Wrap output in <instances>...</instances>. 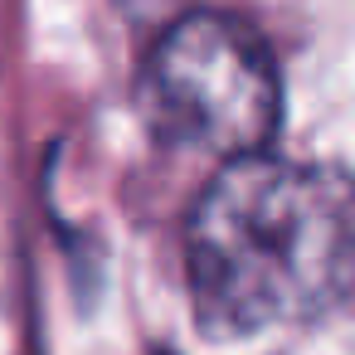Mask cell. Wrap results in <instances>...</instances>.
Instances as JSON below:
<instances>
[{"label":"cell","instance_id":"6da1fadb","mask_svg":"<svg viewBox=\"0 0 355 355\" xmlns=\"http://www.w3.org/2000/svg\"><path fill=\"white\" fill-rule=\"evenodd\" d=\"M190 306L219 340L321 316L355 272V185L248 151L219 166L185 229Z\"/></svg>","mask_w":355,"mask_h":355},{"label":"cell","instance_id":"7a4b0ae2","mask_svg":"<svg viewBox=\"0 0 355 355\" xmlns=\"http://www.w3.org/2000/svg\"><path fill=\"white\" fill-rule=\"evenodd\" d=\"M137 107L161 146L234 161L272 146L282 83L258 30L200 10L156 40L137 83Z\"/></svg>","mask_w":355,"mask_h":355}]
</instances>
